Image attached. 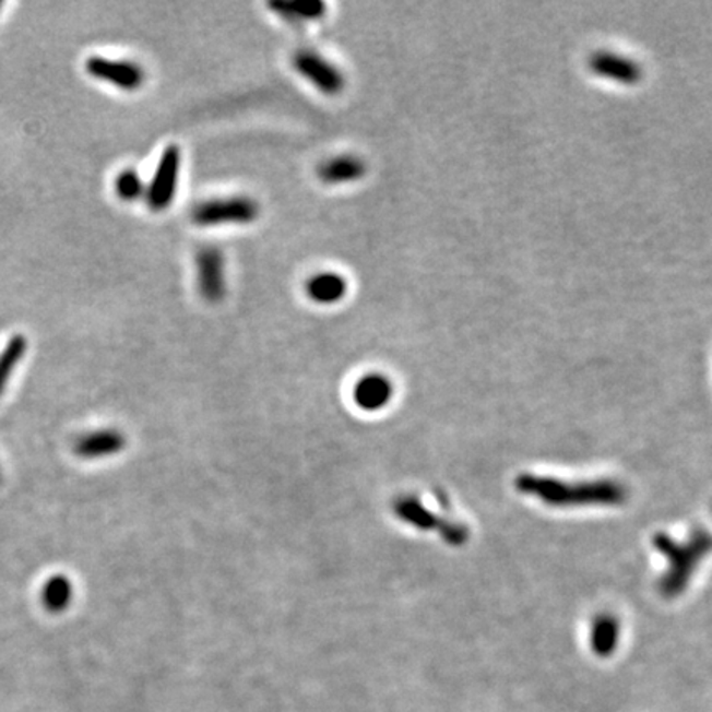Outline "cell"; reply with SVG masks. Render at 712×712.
<instances>
[{
  "mask_svg": "<svg viewBox=\"0 0 712 712\" xmlns=\"http://www.w3.org/2000/svg\"><path fill=\"white\" fill-rule=\"evenodd\" d=\"M517 488L556 508L617 507L629 498V490L615 480L565 482L523 474L517 478Z\"/></svg>",
  "mask_w": 712,
  "mask_h": 712,
  "instance_id": "6da1fadb",
  "label": "cell"
},
{
  "mask_svg": "<svg viewBox=\"0 0 712 712\" xmlns=\"http://www.w3.org/2000/svg\"><path fill=\"white\" fill-rule=\"evenodd\" d=\"M653 546L668 561V569L658 581L660 594L675 598L688 589L692 574L712 551V534L698 527L685 542L669 538L665 533L656 534Z\"/></svg>",
  "mask_w": 712,
  "mask_h": 712,
  "instance_id": "7a4b0ae2",
  "label": "cell"
},
{
  "mask_svg": "<svg viewBox=\"0 0 712 712\" xmlns=\"http://www.w3.org/2000/svg\"><path fill=\"white\" fill-rule=\"evenodd\" d=\"M259 215H261V206L252 197L232 195L197 203L190 213V218L193 225L200 228H222V226L251 225Z\"/></svg>",
  "mask_w": 712,
  "mask_h": 712,
  "instance_id": "3957f363",
  "label": "cell"
},
{
  "mask_svg": "<svg viewBox=\"0 0 712 712\" xmlns=\"http://www.w3.org/2000/svg\"><path fill=\"white\" fill-rule=\"evenodd\" d=\"M180 170H182V152L178 145H168L162 152L154 177L145 189L144 199L152 212H165L175 202L178 183H180Z\"/></svg>",
  "mask_w": 712,
  "mask_h": 712,
  "instance_id": "277c9868",
  "label": "cell"
},
{
  "mask_svg": "<svg viewBox=\"0 0 712 712\" xmlns=\"http://www.w3.org/2000/svg\"><path fill=\"white\" fill-rule=\"evenodd\" d=\"M294 70L325 96H339L345 92L346 76L339 67L319 51L304 48L293 58Z\"/></svg>",
  "mask_w": 712,
  "mask_h": 712,
  "instance_id": "5b68a950",
  "label": "cell"
},
{
  "mask_svg": "<svg viewBox=\"0 0 712 712\" xmlns=\"http://www.w3.org/2000/svg\"><path fill=\"white\" fill-rule=\"evenodd\" d=\"M195 280L200 296L209 304H219L226 297V258L215 245L202 246L195 254Z\"/></svg>",
  "mask_w": 712,
  "mask_h": 712,
  "instance_id": "8992f818",
  "label": "cell"
},
{
  "mask_svg": "<svg viewBox=\"0 0 712 712\" xmlns=\"http://www.w3.org/2000/svg\"><path fill=\"white\" fill-rule=\"evenodd\" d=\"M86 71L90 76L124 92H135L145 83V71L134 61L92 57L86 60Z\"/></svg>",
  "mask_w": 712,
  "mask_h": 712,
  "instance_id": "52a82bcc",
  "label": "cell"
},
{
  "mask_svg": "<svg viewBox=\"0 0 712 712\" xmlns=\"http://www.w3.org/2000/svg\"><path fill=\"white\" fill-rule=\"evenodd\" d=\"M589 68L597 76L607 78V80L617 81L620 84L640 83L643 78V67L636 58L618 54L614 50H595L589 55Z\"/></svg>",
  "mask_w": 712,
  "mask_h": 712,
  "instance_id": "ba28073f",
  "label": "cell"
},
{
  "mask_svg": "<svg viewBox=\"0 0 712 712\" xmlns=\"http://www.w3.org/2000/svg\"><path fill=\"white\" fill-rule=\"evenodd\" d=\"M394 387L390 378L381 373H368L356 381L353 400L364 411H381L393 400Z\"/></svg>",
  "mask_w": 712,
  "mask_h": 712,
  "instance_id": "9c48e42d",
  "label": "cell"
},
{
  "mask_svg": "<svg viewBox=\"0 0 712 712\" xmlns=\"http://www.w3.org/2000/svg\"><path fill=\"white\" fill-rule=\"evenodd\" d=\"M124 446L126 439L121 432L115 429H102L78 437L73 449L78 458L95 461V459L118 454Z\"/></svg>",
  "mask_w": 712,
  "mask_h": 712,
  "instance_id": "30bf717a",
  "label": "cell"
},
{
  "mask_svg": "<svg viewBox=\"0 0 712 712\" xmlns=\"http://www.w3.org/2000/svg\"><path fill=\"white\" fill-rule=\"evenodd\" d=\"M317 175L327 186H346L358 182L367 175V164L356 155H335L320 164Z\"/></svg>",
  "mask_w": 712,
  "mask_h": 712,
  "instance_id": "8fae6325",
  "label": "cell"
},
{
  "mask_svg": "<svg viewBox=\"0 0 712 712\" xmlns=\"http://www.w3.org/2000/svg\"><path fill=\"white\" fill-rule=\"evenodd\" d=\"M346 293H348V283L345 276L335 271L313 274L306 283L307 297L319 306H335L345 299Z\"/></svg>",
  "mask_w": 712,
  "mask_h": 712,
  "instance_id": "7c38bea8",
  "label": "cell"
},
{
  "mask_svg": "<svg viewBox=\"0 0 712 712\" xmlns=\"http://www.w3.org/2000/svg\"><path fill=\"white\" fill-rule=\"evenodd\" d=\"M271 11L284 21L293 24L322 21L327 15V5L320 0H299V2H271Z\"/></svg>",
  "mask_w": 712,
  "mask_h": 712,
  "instance_id": "4fadbf2b",
  "label": "cell"
},
{
  "mask_svg": "<svg viewBox=\"0 0 712 712\" xmlns=\"http://www.w3.org/2000/svg\"><path fill=\"white\" fill-rule=\"evenodd\" d=\"M620 624L610 614L597 615L591 626V646L598 656H608L617 649Z\"/></svg>",
  "mask_w": 712,
  "mask_h": 712,
  "instance_id": "5bb4252c",
  "label": "cell"
},
{
  "mask_svg": "<svg viewBox=\"0 0 712 712\" xmlns=\"http://www.w3.org/2000/svg\"><path fill=\"white\" fill-rule=\"evenodd\" d=\"M71 598H73V585L64 575H54L45 582L44 589H41V604L51 614L67 610Z\"/></svg>",
  "mask_w": 712,
  "mask_h": 712,
  "instance_id": "9a60e30c",
  "label": "cell"
},
{
  "mask_svg": "<svg viewBox=\"0 0 712 712\" xmlns=\"http://www.w3.org/2000/svg\"><path fill=\"white\" fill-rule=\"evenodd\" d=\"M27 348V340L22 335H15L9 340L4 352L0 353V396L4 394L5 388H8L9 381H11L12 375H14L15 368L21 364Z\"/></svg>",
  "mask_w": 712,
  "mask_h": 712,
  "instance_id": "2e32d148",
  "label": "cell"
},
{
  "mask_svg": "<svg viewBox=\"0 0 712 712\" xmlns=\"http://www.w3.org/2000/svg\"><path fill=\"white\" fill-rule=\"evenodd\" d=\"M147 187L142 182L141 175L135 170H124L116 177L115 190L116 195L124 202H138L145 197Z\"/></svg>",
  "mask_w": 712,
  "mask_h": 712,
  "instance_id": "e0dca14e",
  "label": "cell"
},
{
  "mask_svg": "<svg viewBox=\"0 0 712 712\" xmlns=\"http://www.w3.org/2000/svg\"><path fill=\"white\" fill-rule=\"evenodd\" d=\"M397 511L407 523L416 524L420 530H429L430 526L437 524L436 518L413 498H407L403 503L397 505Z\"/></svg>",
  "mask_w": 712,
  "mask_h": 712,
  "instance_id": "ac0fdd59",
  "label": "cell"
},
{
  "mask_svg": "<svg viewBox=\"0 0 712 712\" xmlns=\"http://www.w3.org/2000/svg\"><path fill=\"white\" fill-rule=\"evenodd\" d=\"M0 8H2V2H0Z\"/></svg>",
  "mask_w": 712,
  "mask_h": 712,
  "instance_id": "d6986e66",
  "label": "cell"
}]
</instances>
